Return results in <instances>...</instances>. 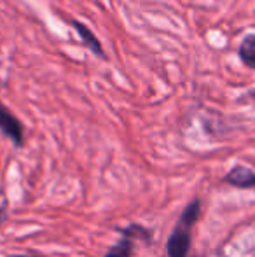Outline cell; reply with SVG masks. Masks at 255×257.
Instances as JSON below:
<instances>
[{
    "label": "cell",
    "instance_id": "obj_9",
    "mask_svg": "<svg viewBox=\"0 0 255 257\" xmlns=\"http://www.w3.org/2000/svg\"><path fill=\"white\" fill-rule=\"evenodd\" d=\"M13 257H32V255H13Z\"/></svg>",
    "mask_w": 255,
    "mask_h": 257
},
{
    "label": "cell",
    "instance_id": "obj_10",
    "mask_svg": "<svg viewBox=\"0 0 255 257\" xmlns=\"http://www.w3.org/2000/svg\"><path fill=\"white\" fill-rule=\"evenodd\" d=\"M189 257H191V255H189ZM192 257H203V255H192Z\"/></svg>",
    "mask_w": 255,
    "mask_h": 257
},
{
    "label": "cell",
    "instance_id": "obj_4",
    "mask_svg": "<svg viewBox=\"0 0 255 257\" xmlns=\"http://www.w3.org/2000/svg\"><path fill=\"white\" fill-rule=\"evenodd\" d=\"M222 182L229 184V186L236 187V189H255V170L246 165H241V163H236L222 177Z\"/></svg>",
    "mask_w": 255,
    "mask_h": 257
},
{
    "label": "cell",
    "instance_id": "obj_1",
    "mask_svg": "<svg viewBox=\"0 0 255 257\" xmlns=\"http://www.w3.org/2000/svg\"><path fill=\"white\" fill-rule=\"evenodd\" d=\"M201 217V200L194 198L185 205L166 241L168 257H189L192 245V231Z\"/></svg>",
    "mask_w": 255,
    "mask_h": 257
},
{
    "label": "cell",
    "instance_id": "obj_7",
    "mask_svg": "<svg viewBox=\"0 0 255 257\" xmlns=\"http://www.w3.org/2000/svg\"><path fill=\"white\" fill-rule=\"evenodd\" d=\"M7 203H4V205H0V226H2L4 222H6V219H7Z\"/></svg>",
    "mask_w": 255,
    "mask_h": 257
},
{
    "label": "cell",
    "instance_id": "obj_3",
    "mask_svg": "<svg viewBox=\"0 0 255 257\" xmlns=\"http://www.w3.org/2000/svg\"><path fill=\"white\" fill-rule=\"evenodd\" d=\"M0 132H2L16 147H23V144H25L23 122H21L2 102H0Z\"/></svg>",
    "mask_w": 255,
    "mask_h": 257
},
{
    "label": "cell",
    "instance_id": "obj_8",
    "mask_svg": "<svg viewBox=\"0 0 255 257\" xmlns=\"http://www.w3.org/2000/svg\"><path fill=\"white\" fill-rule=\"evenodd\" d=\"M248 96H250L252 100H255V89H252V91H248Z\"/></svg>",
    "mask_w": 255,
    "mask_h": 257
},
{
    "label": "cell",
    "instance_id": "obj_6",
    "mask_svg": "<svg viewBox=\"0 0 255 257\" xmlns=\"http://www.w3.org/2000/svg\"><path fill=\"white\" fill-rule=\"evenodd\" d=\"M238 58L246 68L255 70V32L243 37L238 46Z\"/></svg>",
    "mask_w": 255,
    "mask_h": 257
},
{
    "label": "cell",
    "instance_id": "obj_2",
    "mask_svg": "<svg viewBox=\"0 0 255 257\" xmlns=\"http://www.w3.org/2000/svg\"><path fill=\"white\" fill-rule=\"evenodd\" d=\"M135 240H142L145 243H150L152 241V231L140 226V224H129L128 227L123 229L121 240L107 250L105 257H131Z\"/></svg>",
    "mask_w": 255,
    "mask_h": 257
},
{
    "label": "cell",
    "instance_id": "obj_5",
    "mask_svg": "<svg viewBox=\"0 0 255 257\" xmlns=\"http://www.w3.org/2000/svg\"><path fill=\"white\" fill-rule=\"evenodd\" d=\"M70 23H72V27L75 28L77 35L81 37L82 46H84L86 49H89V51H91L93 54H96V56H100V58H103V60H107V53L103 51L102 42H100V39L96 37L95 34H93L91 28H89L86 23H82V21H77V20H72Z\"/></svg>",
    "mask_w": 255,
    "mask_h": 257
}]
</instances>
